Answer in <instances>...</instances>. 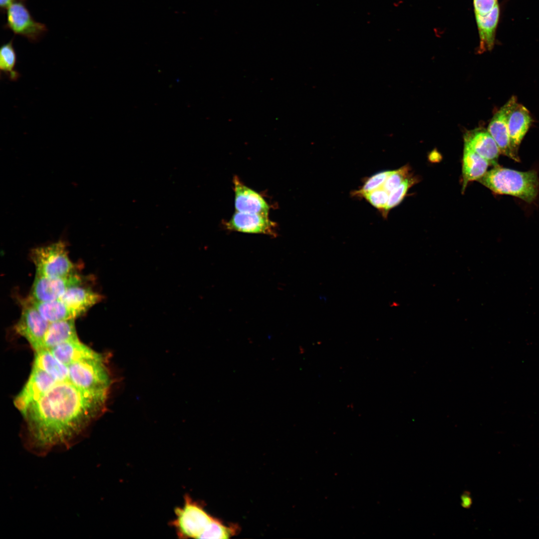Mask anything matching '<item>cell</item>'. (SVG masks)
Listing matches in <instances>:
<instances>
[{
  "label": "cell",
  "mask_w": 539,
  "mask_h": 539,
  "mask_svg": "<svg viewBox=\"0 0 539 539\" xmlns=\"http://www.w3.org/2000/svg\"><path fill=\"white\" fill-rule=\"evenodd\" d=\"M108 395L81 389L69 381L57 382L22 414L26 448L44 455L55 447L69 446L104 413Z\"/></svg>",
  "instance_id": "1"
},
{
  "label": "cell",
  "mask_w": 539,
  "mask_h": 539,
  "mask_svg": "<svg viewBox=\"0 0 539 539\" xmlns=\"http://www.w3.org/2000/svg\"><path fill=\"white\" fill-rule=\"evenodd\" d=\"M478 181L495 193L511 195L528 203L535 200L539 190L536 171L522 172L498 165L487 171Z\"/></svg>",
  "instance_id": "2"
},
{
  "label": "cell",
  "mask_w": 539,
  "mask_h": 539,
  "mask_svg": "<svg viewBox=\"0 0 539 539\" xmlns=\"http://www.w3.org/2000/svg\"><path fill=\"white\" fill-rule=\"evenodd\" d=\"M103 355L68 365L69 381L86 391L109 393L112 378Z\"/></svg>",
  "instance_id": "3"
},
{
  "label": "cell",
  "mask_w": 539,
  "mask_h": 539,
  "mask_svg": "<svg viewBox=\"0 0 539 539\" xmlns=\"http://www.w3.org/2000/svg\"><path fill=\"white\" fill-rule=\"evenodd\" d=\"M31 258L36 274L60 277L73 273L74 265L68 256L66 244L62 240L33 249Z\"/></svg>",
  "instance_id": "4"
},
{
  "label": "cell",
  "mask_w": 539,
  "mask_h": 539,
  "mask_svg": "<svg viewBox=\"0 0 539 539\" xmlns=\"http://www.w3.org/2000/svg\"><path fill=\"white\" fill-rule=\"evenodd\" d=\"M174 512L175 518L170 524L180 539H200L214 519L188 494L184 496L183 506L176 507Z\"/></svg>",
  "instance_id": "5"
},
{
  "label": "cell",
  "mask_w": 539,
  "mask_h": 539,
  "mask_svg": "<svg viewBox=\"0 0 539 539\" xmlns=\"http://www.w3.org/2000/svg\"><path fill=\"white\" fill-rule=\"evenodd\" d=\"M25 0H14L6 9V28L15 34L31 42L38 41L47 31L46 25L35 21L24 3Z\"/></svg>",
  "instance_id": "6"
},
{
  "label": "cell",
  "mask_w": 539,
  "mask_h": 539,
  "mask_svg": "<svg viewBox=\"0 0 539 539\" xmlns=\"http://www.w3.org/2000/svg\"><path fill=\"white\" fill-rule=\"evenodd\" d=\"M49 324L28 300L22 304L21 315L15 329L36 352L43 349V338Z\"/></svg>",
  "instance_id": "7"
},
{
  "label": "cell",
  "mask_w": 539,
  "mask_h": 539,
  "mask_svg": "<svg viewBox=\"0 0 539 539\" xmlns=\"http://www.w3.org/2000/svg\"><path fill=\"white\" fill-rule=\"evenodd\" d=\"M81 284L79 275L73 273L65 277H51L35 275L29 299L45 302L59 299L70 286Z\"/></svg>",
  "instance_id": "8"
},
{
  "label": "cell",
  "mask_w": 539,
  "mask_h": 539,
  "mask_svg": "<svg viewBox=\"0 0 539 539\" xmlns=\"http://www.w3.org/2000/svg\"><path fill=\"white\" fill-rule=\"evenodd\" d=\"M57 381L44 370L33 365L27 381L13 401L15 407L23 414Z\"/></svg>",
  "instance_id": "9"
},
{
  "label": "cell",
  "mask_w": 539,
  "mask_h": 539,
  "mask_svg": "<svg viewBox=\"0 0 539 539\" xmlns=\"http://www.w3.org/2000/svg\"><path fill=\"white\" fill-rule=\"evenodd\" d=\"M516 101V97L512 96L494 115L487 130L496 141L501 154L519 162V156L514 153L511 147L507 124L509 113Z\"/></svg>",
  "instance_id": "10"
},
{
  "label": "cell",
  "mask_w": 539,
  "mask_h": 539,
  "mask_svg": "<svg viewBox=\"0 0 539 539\" xmlns=\"http://www.w3.org/2000/svg\"><path fill=\"white\" fill-rule=\"evenodd\" d=\"M225 226L233 231L275 235L276 224L270 220L269 216L258 214L236 211Z\"/></svg>",
  "instance_id": "11"
},
{
  "label": "cell",
  "mask_w": 539,
  "mask_h": 539,
  "mask_svg": "<svg viewBox=\"0 0 539 539\" xmlns=\"http://www.w3.org/2000/svg\"><path fill=\"white\" fill-rule=\"evenodd\" d=\"M233 181L236 211L269 216L270 206L260 193L245 185L236 176Z\"/></svg>",
  "instance_id": "12"
},
{
  "label": "cell",
  "mask_w": 539,
  "mask_h": 539,
  "mask_svg": "<svg viewBox=\"0 0 539 539\" xmlns=\"http://www.w3.org/2000/svg\"><path fill=\"white\" fill-rule=\"evenodd\" d=\"M464 145L467 146L490 165H498L500 149L487 129L478 128L468 131L464 136Z\"/></svg>",
  "instance_id": "13"
},
{
  "label": "cell",
  "mask_w": 539,
  "mask_h": 539,
  "mask_svg": "<svg viewBox=\"0 0 539 539\" xmlns=\"http://www.w3.org/2000/svg\"><path fill=\"white\" fill-rule=\"evenodd\" d=\"M532 122V118L529 110L516 101L509 113L507 124L511 147L518 156L520 145Z\"/></svg>",
  "instance_id": "14"
},
{
  "label": "cell",
  "mask_w": 539,
  "mask_h": 539,
  "mask_svg": "<svg viewBox=\"0 0 539 539\" xmlns=\"http://www.w3.org/2000/svg\"><path fill=\"white\" fill-rule=\"evenodd\" d=\"M81 284L69 287L60 297L78 317L97 303L103 297L91 289L81 286Z\"/></svg>",
  "instance_id": "15"
},
{
  "label": "cell",
  "mask_w": 539,
  "mask_h": 539,
  "mask_svg": "<svg viewBox=\"0 0 539 539\" xmlns=\"http://www.w3.org/2000/svg\"><path fill=\"white\" fill-rule=\"evenodd\" d=\"M49 350L60 362L67 366L80 360L96 358L102 355L81 342L78 338L63 342Z\"/></svg>",
  "instance_id": "16"
},
{
  "label": "cell",
  "mask_w": 539,
  "mask_h": 539,
  "mask_svg": "<svg viewBox=\"0 0 539 539\" xmlns=\"http://www.w3.org/2000/svg\"><path fill=\"white\" fill-rule=\"evenodd\" d=\"M489 162L472 149L464 145L462 159V189L464 192L468 184L478 181L487 172Z\"/></svg>",
  "instance_id": "17"
},
{
  "label": "cell",
  "mask_w": 539,
  "mask_h": 539,
  "mask_svg": "<svg viewBox=\"0 0 539 539\" xmlns=\"http://www.w3.org/2000/svg\"><path fill=\"white\" fill-rule=\"evenodd\" d=\"M77 338L74 319L50 322L44 336L43 348L50 350L63 342Z\"/></svg>",
  "instance_id": "18"
},
{
  "label": "cell",
  "mask_w": 539,
  "mask_h": 539,
  "mask_svg": "<svg viewBox=\"0 0 539 539\" xmlns=\"http://www.w3.org/2000/svg\"><path fill=\"white\" fill-rule=\"evenodd\" d=\"M500 12V7H498L487 15L475 16L480 39L479 53L490 51L494 47Z\"/></svg>",
  "instance_id": "19"
},
{
  "label": "cell",
  "mask_w": 539,
  "mask_h": 539,
  "mask_svg": "<svg viewBox=\"0 0 539 539\" xmlns=\"http://www.w3.org/2000/svg\"><path fill=\"white\" fill-rule=\"evenodd\" d=\"M48 322L75 319L76 313L60 299L40 302L28 299Z\"/></svg>",
  "instance_id": "20"
},
{
  "label": "cell",
  "mask_w": 539,
  "mask_h": 539,
  "mask_svg": "<svg viewBox=\"0 0 539 539\" xmlns=\"http://www.w3.org/2000/svg\"><path fill=\"white\" fill-rule=\"evenodd\" d=\"M33 365L47 372L57 382L69 381L68 366L60 362L49 350L36 352Z\"/></svg>",
  "instance_id": "21"
},
{
  "label": "cell",
  "mask_w": 539,
  "mask_h": 539,
  "mask_svg": "<svg viewBox=\"0 0 539 539\" xmlns=\"http://www.w3.org/2000/svg\"><path fill=\"white\" fill-rule=\"evenodd\" d=\"M17 57L13 45V39L3 44L0 49V77L4 76L11 81H16L21 75L16 69Z\"/></svg>",
  "instance_id": "22"
},
{
  "label": "cell",
  "mask_w": 539,
  "mask_h": 539,
  "mask_svg": "<svg viewBox=\"0 0 539 539\" xmlns=\"http://www.w3.org/2000/svg\"><path fill=\"white\" fill-rule=\"evenodd\" d=\"M391 172V170L380 171L367 177L359 188L351 192V196L361 199L364 194L382 187Z\"/></svg>",
  "instance_id": "23"
},
{
  "label": "cell",
  "mask_w": 539,
  "mask_h": 539,
  "mask_svg": "<svg viewBox=\"0 0 539 539\" xmlns=\"http://www.w3.org/2000/svg\"><path fill=\"white\" fill-rule=\"evenodd\" d=\"M415 177L409 176L399 186L389 193L388 203L383 217L386 218L389 211L398 205L405 197L409 189L416 182Z\"/></svg>",
  "instance_id": "24"
},
{
  "label": "cell",
  "mask_w": 539,
  "mask_h": 539,
  "mask_svg": "<svg viewBox=\"0 0 539 539\" xmlns=\"http://www.w3.org/2000/svg\"><path fill=\"white\" fill-rule=\"evenodd\" d=\"M235 532L233 528L228 527L218 520L213 519L200 539H225L234 535Z\"/></svg>",
  "instance_id": "25"
},
{
  "label": "cell",
  "mask_w": 539,
  "mask_h": 539,
  "mask_svg": "<svg viewBox=\"0 0 539 539\" xmlns=\"http://www.w3.org/2000/svg\"><path fill=\"white\" fill-rule=\"evenodd\" d=\"M389 193L382 187L364 194L361 199L376 208L383 216L386 207Z\"/></svg>",
  "instance_id": "26"
},
{
  "label": "cell",
  "mask_w": 539,
  "mask_h": 539,
  "mask_svg": "<svg viewBox=\"0 0 539 539\" xmlns=\"http://www.w3.org/2000/svg\"><path fill=\"white\" fill-rule=\"evenodd\" d=\"M409 172L410 167L407 165L398 169L391 170L382 188L390 193L410 176Z\"/></svg>",
  "instance_id": "27"
},
{
  "label": "cell",
  "mask_w": 539,
  "mask_h": 539,
  "mask_svg": "<svg viewBox=\"0 0 539 539\" xmlns=\"http://www.w3.org/2000/svg\"><path fill=\"white\" fill-rule=\"evenodd\" d=\"M475 16L488 15L499 7L498 0H473Z\"/></svg>",
  "instance_id": "28"
},
{
  "label": "cell",
  "mask_w": 539,
  "mask_h": 539,
  "mask_svg": "<svg viewBox=\"0 0 539 539\" xmlns=\"http://www.w3.org/2000/svg\"><path fill=\"white\" fill-rule=\"evenodd\" d=\"M462 504L464 508L469 507L471 504V498L467 494H464L462 496Z\"/></svg>",
  "instance_id": "29"
},
{
  "label": "cell",
  "mask_w": 539,
  "mask_h": 539,
  "mask_svg": "<svg viewBox=\"0 0 539 539\" xmlns=\"http://www.w3.org/2000/svg\"><path fill=\"white\" fill-rule=\"evenodd\" d=\"M14 0H0V5L1 10L4 11L13 2Z\"/></svg>",
  "instance_id": "30"
}]
</instances>
